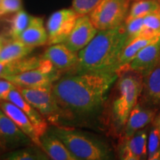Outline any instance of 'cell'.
I'll return each instance as SVG.
<instances>
[{
  "instance_id": "cell-1",
  "label": "cell",
  "mask_w": 160,
  "mask_h": 160,
  "mask_svg": "<svg viewBox=\"0 0 160 160\" xmlns=\"http://www.w3.org/2000/svg\"><path fill=\"white\" fill-rule=\"evenodd\" d=\"M117 73H66L52 85V93L65 117L88 116L105 103Z\"/></svg>"
},
{
  "instance_id": "cell-2",
  "label": "cell",
  "mask_w": 160,
  "mask_h": 160,
  "mask_svg": "<svg viewBox=\"0 0 160 160\" xmlns=\"http://www.w3.org/2000/svg\"><path fill=\"white\" fill-rule=\"evenodd\" d=\"M126 40L125 22L114 28L98 31L88 45L78 52L77 65L70 73H117Z\"/></svg>"
},
{
  "instance_id": "cell-3",
  "label": "cell",
  "mask_w": 160,
  "mask_h": 160,
  "mask_svg": "<svg viewBox=\"0 0 160 160\" xmlns=\"http://www.w3.org/2000/svg\"><path fill=\"white\" fill-rule=\"evenodd\" d=\"M77 160H107L112 158L107 145L71 128L53 125L50 130Z\"/></svg>"
},
{
  "instance_id": "cell-4",
  "label": "cell",
  "mask_w": 160,
  "mask_h": 160,
  "mask_svg": "<svg viewBox=\"0 0 160 160\" xmlns=\"http://www.w3.org/2000/svg\"><path fill=\"white\" fill-rule=\"evenodd\" d=\"M127 71L123 72L118 79L116 95L111 105V117L118 131L124 128L142 91V76Z\"/></svg>"
},
{
  "instance_id": "cell-5",
  "label": "cell",
  "mask_w": 160,
  "mask_h": 160,
  "mask_svg": "<svg viewBox=\"0 0 160 160\" xmlns=\"http://www.w3.org/2000/svg\"><path fill=\"white\" fill-rule=\"evenodd\" d=\"M129 5L130 0H102L88 15L98 31L112 29L125 22Z\"/></svg>"
},
{
  "instance_id": "cell-6",
  "label": "cell",
  "mask_w": 160,
  "mask_h": 160,
  "mask_svg": "<svg viewBox=\"0 0 160 160\" xmlns=\"http://www.w3.org/2000/svg\"><path fill=\"white\" fill-rule=\"evenodd\" d=\"M61 74L48 60L42 58L39 67L3 78L23 88H52L53 84L61 77Z\"/></svg>"
},
{
  "instance_id": "cell-7",
  "label": "cell",
  "mask_w": 160,
  "mask_h": 160,
  "mask_svg": "<svg viewBox=\"0 0 160 160\" xmlns=\"http://www.w3.org/2000/svg\"><path fill=\"white\" fill-rule=\"evenodd\" d=\"M17 89L24 98L34 107L51 125H58L60 119L65 117L61 108L53 97L52 88H23L17 87Z\"/></svg>"
},
{
  "instance_id": "cell-8",
  "label": "cell",
  "mask_w": 160,
  "mask_h": 160,
  "mask_svg": "<svg viewBox=\"0 0 160 160\" xmlns=\"http://www.w3.org/2000/svg\"><path fill=\"white\" fill-rule=\"evenodd\" d=\"M79 15L73 8H65L52 13L46 24L48 45L64 43Z\"/></svg>"
},
{
  "instance_id": "cell-9",
  "label": "cell",
  "mask_w": 160,
  "mask_h": 160,
  "mask_svg": "<svg viewBox=\"0 0 160 160\" xmlns=\"http://www.w3.org/2000/svg\"><path fill=\"white\" fill-rule=\"evenodd\" d=\"M35 145L0 108V146L6 151Z\"/></svg>"
},
{
  "instance_id": "cell-10",
  "label": "cell",
  "mask_w": 160,
  "mask_h": 160,
  "mask_svg": "<svg viewBox=\"0 0 160 160\" xmlns=\"http://www.w3.org/2000/svg\"><path fill=\"white\" fill-rule=\"evenodd\" d=\"M97 32L89 15L79 16L64 44L71 51L78 53L88 45Z\"/></svg>"
},
{
  "instance_id": "cell-11",
  "label": "cell",
  "mask_w": 160,
  "mask_h": 160,
  "mask_svg": "<svg viewBox=\"0 0 160 160\" xmlns=\"http://www.w3.org/2000/svg\"><path fill=\"white\" fill-rule=\"evenodd\" d=\"M159 63H160V37L140 50L131 62L121 71H130L143 76Z\"/></svg>"
},
{
  "instance_id": "cell-12",
  "label": "cell",
  "mask_w": 160,
  "mask_h": 160,
  "mask_svg": "<svg viewBox=\"0 0 160 160\" xmlns=\"http://www.w3.org/2000/svg\"><path fill=\"white\" fill-rule=\"evenodd\" d=\"M60 73H70L74 70L78 62V53L69 49L64 43L50 45L43 55Z\"/></svg>"
},
{
  "instance_id": "cell-13",
  "label": "cell",
  "mask_w": 160,
  "mask_h": 160,
  "mask_svg": "<svg viewBox=\"0 0 160 160\" xmlns=\"http://www.w3.org/2000/svg\"><path fill=\"white\" fill-rule=\"evenodd\" d=\"M148 129L136 132L128 139H122L119 148V158L123 160H142L148 159Z\"/></svg>"
},
{
  "instance_id": "cell-14",
  "label": "cell",
  "mask_w": 160,
  "mask_h": 160,
  "mask_svg": "<svg viewBox=\"0 0 160 160\" xmlns=\"http://www.w3.org/2000/svg\"><path fill=\"white\" fill-rule=\"evenodd\" d=\"M0 108L11 119L19 128L28 137L35 145L41 148L40 137L36 131L34 126L24 112L11 102L0 101Z\"/></svg>"
},
{
  "instance_id": "cell-15",
  "label": "cell",
  "mask_w": 160,
  "mask_h": 160,
  "mask_svg": "<svg viewBox=\"0 0 160 160\" xmlns=\"http://www.w3.org/2000/svg\"><path fill=\"white\" fill-rule=\"evenodd\" d=\"M6 100L14 104L24 112V113L28 117L30 121L34 126L36 131L39 137L47 132L48 122L41 113L24 98L18 89L11 91Z\"/></svg>"
},
{
  "instance_id": "cell-16",
  "label": "cell",
  "mask_w": 160,
  "mask_h": 160,
  "mask_svg": "<svg viewBox=\"0 0 160 160\" xmlns=\"http://www.w3.org/2000/svg\"><path fill=\"white\" fill-rule=\"evenodd\" d=\"M156 117V111L137 103L130 113L123 130V139H128L136 132L146 128Z\"/></svg>"
},
{
  "instance_id": "cell-17",
  "label": "cell",
  "mask_w": 160,
  "mask_h": 160,
  "mask_svg": "<svg viewBox=\"0 0 160 160\" xmlns=\"http://www.w3.org/2000/svg\"><path fill=\"white\" fill-rule=\"evenodd\" d=\"M41 148L50 159L77 160L59 138L48 131L40 137Z\"/></svg>"
},
{
  "instance_id": "cell-18",
  "label": "cell",
  "mask_w": 160,
  "mask_h": 160,
  "mask_svg": "<svg viewBox=\"0 0 160 160\" xmlns=\"http://www.w3.org/2000/svg\"><path fill=\"white\" fill-rule=\"evenodd\" d=\"M142 93L148 105H160V63L142 76Z\"/></svg>"
},
{
  "instance_id": "cell-19",
  "label": "cell",
  "mask_w": 160,
  "mask_h": 160,
  "mask_svg": "<svg viewBox=\"0 0 160 160\" xmlns=\"http://www.w3.org/2000/svg\"><path fill=\"white\" fill-rule=\"evenodd\" d=\"M17 39L33 48L48 44V33L42 18L33 17L28 27Z\"/></svg>"
},
{
  "instance_id": "cell-20",
  "label": "cell",
  "mask_w": 160,
  "mask_h": 160,
  "mask_svg": "<svg viewBox=\"0 0 160 160\" xmlns=\"http://www.w3.org/2000/svg\"><path fill=\"white\" fill-rule=\"evenodd\" d=\"M33 50V48L26 45L19 39H11L2 44L0 50V62L8 63L22 59L29 55Z\"/></svg>"
},
{
  "instance_id": "cell-21",
  "label": "cell",
  "mask_w": 160,
  "mask_h": 160,
  "mask_svg": "<svg viewBox=\"0 0 160 160\" xmlns=\"http://www.w3.org/2000/svg\"><path fill=\"white\" fill-rule=\"evenodd\" d=\"M42 61V57H24L22 59L10 62L8 63L2 62V68L0 78L8 76L17 75L29 70L39 67Z\"/></svg>"
},
{
  "instance_id": "cell-22",
  "label": "cell",
  "mask_w": 160,
  "mask_h": 160,
  "mask_svg": "<svg viewBox=\"0 0 160 160\" xmlns=\"http://www.w3.org/2000/svg\"><path fill=\"white\" fill-rule=\"evenodd\" d=\"M160 37H154V38H145L142 37H139L137 39L131 42L129 44L125 46L122 53L121 57H120L119 61V68H118L117 73L125 68L128 64L131 62V60L135 57L137 54L138 52L140 50L142 49L146 45H149L150 43L153 42Z\"/></svg>"
},
{
  "instance_id": "cell-23",
  "label": "cell",
  "mask_w": 160,
  "mask_h": 160,
  "mask_svg": "<svg viewBox=\"0 0 160 160\" xmlns=\"http://www.w3.org/2000/svg\"><path fill=\"white\" fill-rule=\"evenodd\" d=\"M1 159L6 160H46L50 159L48 155L38 146L31 145L28 148H20L9 151L3 155Z\"/></svg>"
},
{
  "instance_id": "cell-24",
  "label": "cell",
  "mask_w": 160,
  "mask_h": 160,
  "mask_svg": "<svg viewBox=\"0 0 160 160\" xmlns=\"http://www.w3.org/2000/svg\"><path fill=\"white\" fill-rule=\"evenodd\" d=\"M160 10L159 0H139L134 1L131 5L126 21L135 19V18L144 17L150 13L159 11Z\"/></svg>"
},
{
  "instance_id": "cell-25",
  "label": "cell",
  "mask_w": 160,
  "mask_h": 160,
  "mask_svg": "<svg viewBox=\"0 0 160 160\" xmlns=\"http://www.w3.org/2000/svg\"><path fill=\"white\" fill-rule=\"evenodd\" d=\"M33 16H31L24 10L16 12L11 20L9 34L11 39H17L19 35L28 27Z\"/></svg>"
},
{
  "instance_id": "cell-26",
  "label": "cell",
  "mask_w": 160,
  "mask_h": 160,
  "mask_svg": "<svg viewBox=\"0 0 160 160\" xmlns=\"http://www.w3.org/2000/svg\"><path fill=\"white\" fill-rule=\"evenodd\" d=\"M144 29L139 37L154 38L160 36V10L143 17Z\"/></svg>"
},
{
  "instance_id": "cell-27",
  "label": "cell",
  "mask_w": 160,
  "mask_h": 160,
  "mask_svg": "<svg viewBox=\"0 0 160 160\" xmlns=\"http://www.w3.org/2000/svg\"><path fill=\"white\" fill-rule=\"evenodd\" d=\"M148 159H160V135L154 125L152 126L148 137Z\"/></svg>"
},
{
  "instance_id": "cell-28",
  "label": "cell",
  "mask_w": 160,
  "mask_h": 160,
  "mask_svg": "<svg viewBox=\"0 0 160 160\" xmlns=\"http://www.w3.org/2000/svg\"><path fill=\"white\" fill-rule=\"evenodd\" d=\"M126 33H127V40L125 45L131 42L139 37L144 29L143 17L135 18L129 21L125 22Z\"/></svg>"
},
{
  "instance_id": "cell-29",
  "label": "cell",
  "mask_w": 160,
  "mask_h": 160,
  "mask_svg": "<svg viewBox=\"0 0 160 160\" xmlns=\"http://www.w3.org/2000/svg\"><path fill=\"white\" fill-rule=\"evenodd\" d=\"M102 0H73L72 8L79 16L88 15Z\"/></svg>"
},
{
  "instance_id": "cell-30",
  "label": "cell",
  "mask_w": 160,
  "mask_h": 160,
  "mask_svg": "<svg viewBox=\"0 0 160 160\" xmlns=\"http://www.w3.org/2000/svg\"><path fill=\"white\" fill-rule=\"evenodd\" d=\"M22 9V0H1L0 16L13 13Z\"/></svg>"
},
{
  "instance_id": "cell-31",
  "label": "cell",
  "mask_w": 160,
  "mask_h": 160,
  "mask_svg": "<svg viewBox=\"0 0 160 160\" xmlns=\"http://www.w3.org/2000/svg\"><path fill=\"white\" fill-rule=\"evenodd\" d=\"M15 89H17V85L9 80L0 78V101H5L11 91Z\"/></svg>"
},
{
  "instance_id": "cell-32",
  "label": "cell",
  "mask_w": 160,
  "mask_h": 160,
  "mask_svg": "<svg viewBox=\"0 0 160 160\" xmlns=\"http://www.w3.org/2000/svg\"><path fill=\"white\" fill-rule=\"evenodd\" d=\"M153 125L157 128L158 131L159 132L160 135V113L157 116V117L154 118V122H153Z\"/></svg>"
},
{
  "instance_id": "cell-33",
  "label": "cell",
  "mask_w": 160,
  "mask_h": 160,
  "mask_svg": "<svg viewBox=\"0 0 160 160\" xmlns=\"http://www.w3.org/2000/svg\"><path fill=\"white\" fill-rule=\"evenodd\" d=\"M2 44H3V42H2V39L0 38V50L2 48Z\"/></svg>"
},
{
  "instance_id": "cell-34",
  "label": "cell",
  "mask_w": 160,
  "mask_h": 160,
  "mask_svg": "<svg viewBox=\"0 0 160 160\" xmlns=\"http://www.w3.org/2000/svg\"><path fill=\"white\" fill-rule=\"evenodd\" d=\"M130 1H139V0H130Z\"/></svg>"
},
{
  "instance_id": "cell-35",
  "label": "cell",
  "mask_w": 160,
  "mask_h": 160,
  "mask_svg": "<svg viewBox=\"0 0 160 160\" xmlns=\"http://www.w3.org/2000/svg\"><path fill=\"white\" fill-rule=\"evenodd\" d=\"M0 3H1V0H0Z\"/></svg>"
},
{
  "instance_id": "cell-36",
  "label": "cell",
  "mask_w": 160,
  "mask_h": 160,
  "mask_svg": "<svg viewBox=\"0 0 160 160\" xmlns=\"http://www.w3.org/2000/svg\"><path fill=\"white\" fill-rule=\"evenodd\" d=\"M159 1H160V0H159Z\"/></svg>"
}]
</instances>
